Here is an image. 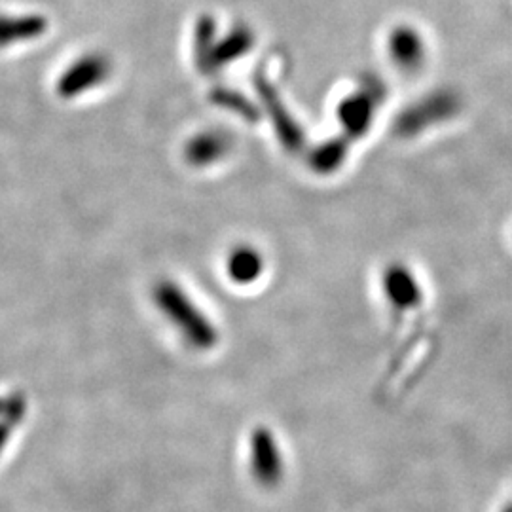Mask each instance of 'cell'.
Returning a JSON list of instances; mask_svg holds the SVG:
<instances>
[{
  "label": "cell",
  "instance_id": "cell-12",
  "mask_svg": "<svg viewBox=\"0 0 512 512\" xmlns=\"http://www.w3.org/2000/svg\"><path fill=\"white\" fill-rule=\"evenodd\" d=\"M6 440H8V431L0 425V450L4 448V444H6Z\"/></svg>",
  "mask_w": 512,
  "mask_h": 512
},
{
  "label": "cell",
  "instance_id": "cell-6",
  "mask_svg": "<svg viewBox=\"0 0 512 512\" xmlns=\"http://www.w3.org/2000/svg\"><path fill=\"white\" fill-rule=\"evenodd\" d=\"M384 294L387 302L399 311L416 310L423 298L418 277L401 262L385 268Z\"/></svg>",
  "mask_w": 512,
  "mask_h": 512
},
{
  "label": "cell",
  "instance_id": "cell-4",
  "mask_svg": "<svg viewBox=\"0 0 512 512\" xmlns=\"http://www.w3.org/2000/svg\"><path fill=\"white\" fill-rule=\"evenodd\" d=\"M110 74V61L101 54L82 55L57 80V93L63 99L90 92L103 84Z\"/></svg>",
  "mask_w": 512,
  "mask_h": 512
},
{
  "label": "cell",
  "instance_id": "cell-3",
  "mask_svg": "<svg viewBox=\"0 0 512 512\" xmlns=\"http://www.w3.org/2000/svg\"><path fill=\"white\" fill-rule=\"evenodd\" d=\"M385 50L393 67L404 74L418 73L427 59L425 38L414 25L408 23H399L389 31Z\"/></svg>",
  "mask_w": 512,
  "mask_h": 512
},
{
  "label": "cell",
  "instance_id": "cell-13",
  "mask_svg": "<svg viewBox=\"0 0 512 512\" xmlns=\"http://www.w3.org/2000/svg\"><path fill=\"white\" fill-rule=\"evenodd\" d=\"M505 512H512V507H509V509H507Z\"/></svg>",
  "mask_w": 512,
  "mask_h": 512
},
{
  "label": "cell",
  "instance_id": "cell-8",
  "mask_svg": "<svg viewBox=\"0 0 512 512\" xmlns=\"http://www.w3.org/2000/svg\"><path fill=\"white\" fill-rule=\"evenodd\" d=\"M266 260L260 249L251 243L236 245L226 256V275L238 287L255 285L256 281L264 275Z\"/></svg>",
  "mask_w": 512,
  "mask_h": 512
},
{
  "label": "cell",
  "instance_id": "cell-2",
  "mask_svg": "<svg viewBox=\"0 0 512 512\" xmlns=\"http://www.w3.org/2000/svg\"><path fill=\"white\" fill-rule=\"evenodd\" d=\"M249 473L264 490H275L285 480L283 448L266 425H258L249 435Z\"/></svg>",
  "mask_w": 512,
  "mask_h": 512
},
{
  "label": "cell",
  "instance_id": "cell-9",
  "mask_svg": "<svg viewBox=\"0 0 512 512\" xmlns=\"http://www.w3.org/2000/svg\"><path fill=\"white\" fill-rule=\"evenodd\" d=\"M255 44V35L251 29H247L245 25L243 27H236L232 29L226 37L215 42L209 59H207V65H211L213 69H220L224 65H230L234 63L236 59H239L241 55L247 54ZM205 65V69H207Z\"/></svg>",
  "mask_w": 512,
  "mask_h": 512
},
{
  "label": "cell",
  "instance_id": "cell-5",
  "mask_svg": "<svg viewBox=\"0 0 512 512\" xmlns=\"http://www.w3.org/2000/svg\"><path fill=\"white\" fill-rule=\"evenodd\" d=\"M376 107H378V95L370 92V88H361L359 92L344 97L336 110L344 133L353 139L366 135L374 122Z\"/></svg>",
  "mask_w": 512,
  "mask_h": 512
},
{
  "label": "cell",
  "instance_id": "cell-11",
  "mask_svg": "<svg viewBox=\"0 0 512 512\" xmlns=\"http://www.w3.org/2000/svg\"><path fill=\"white\" fill-rule=\"evenodd\" d=\"M346 156H348L346 143L336 139V141H329V143H325V145H321V147L313 150L311 165L319 173H332V171L342 167Z\"/></svg>",
  "mask_w": 512,
  "mask_h": 512
},
{
  "label": "cell",
  "instance_id": "cell-7",
  "mask_svg": "<svg viewBox=\"0 0 512 512\" xmlns=\"http://www.w3.org/2000/svg\"><path fill=\"white\" fill-rule=\"evenodd\" d=\"M230 148H232V139L226 131L205 129L188 141L186 150H184V158L188 164L194 165V167H209V165L219 164L220 160H224L228 156Z\"/></svg>",
  "mask_w": 512,
  "mask_h": 512
},
{
  "label": "cell",
  "instance_id": "cell-10",
  "mask_svg": "<svg viewBox=\"0 0 512 512\" xmlns=\"http://www.w3.org/2000/svg\"><path fill=\"white\" fill-rule=\"evenodd\" d=\"M46 31V21L40 16H0V48L37 38Z\"/></svg>",
  "mask_w": 512,
  "mask_h": 512
},
{
  "label": "cell",
  "instance_id": "cell-1",
  "mask_svg": "<svg viewBox=\"0 0 512 512\" xmlns=\"http://www.w3.org/2000/svg\"><path fill=\"white\" fill-rule=\"evenodd\" d=\"M154 302L190 348L211 351L219 344L215 323L175 281H160L154 287Z\"/></svg>",
  "mask_w": 512,
  "mask_h": 512
}]
</instances>
